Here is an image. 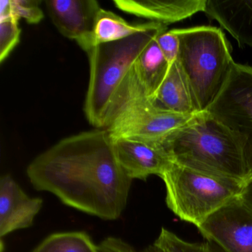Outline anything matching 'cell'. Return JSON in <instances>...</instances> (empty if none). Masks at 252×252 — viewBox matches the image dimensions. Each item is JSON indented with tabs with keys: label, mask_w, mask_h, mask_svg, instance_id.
Here are the masks:
<instances>
[{
	"label": "cell",
	"mask_w": 252,
	"mask_h": 252,
	"mask_svg": "<svg viewBox=\"0 0 252 252\" xmlns=\"http://www.w3.org/2000/svg\"><path fill=\"white\" fill-rule=\"evenodd\" d=\"M47 11L59 32L76 40L86 52L98 11L95 0H50L45 2Z\"/></svg>",
	"instance_id": "obj_9"
},
{
	"label": "cell",
	"mask_w": 252,
	"mask_h": 252,
	"mask_svg": "<svg viewBox=\"0 0 252 252\" xmlns=\"http://www.w3.org/2000/svg\"><path fill=\"white\" fill-rule=\"evenodd\" d=\"M195 115L163 110L147 97L139 95L125 106L107 129L113 140L125 138L158 144Z\"/></svg>",
	"instance_id": "obj_7"
},
{
	"label": "cell",
	"mask_w": 252,
	"mask_h": 252,
	"mask_svg": "<svg viewBox=\"0 0 252 252\" xmlns=\"http://www.w3.org/2000/svg\"><path fill=\"white\" fill-rule=\"evenodd\" d=\"M33 252H101L83 231L56 233L47 237Z\"/></svg>",
	"instance_id": "obj_17"
},
{
	"label": "cell",
	"mask_w": 252,
	"mask_h": 252,
	"mask_svg": "<svg viewBox=\"0 0 252 252\" xmlns=\"http://www.w3.org/2000/svg\"><path fill=\"white\" fill-rule=\"evenodd\" d=\"M40 1L11 0L13 15L19 20L24 19L29 24H38L44 19Z\"/></svg>",
	"instance_id": "obj_19"
},
{
	"label": "cell",
	"mask_w": 252,
	"mask_h": 252,
	"mask_svg": "<svg viewBox=\"0 0 252 252\" xmlns=\"http://www.w3.org/2000/svg\"><path fill=\"white\" fill-rule=\"evenodd\" d=\"M180 42L177 63L182 70L197 113L207 111L223 88L234 60L222 31L212 26L173 29Z\"/></svg>",
	"instance_id": "obj_4"
},
{
	"label": "cell",
	"mask_w": 252,
	"mask_h": 252,
	"mask_svg": "<svg viewBox=\"0 0 252 252\" xmlns=\"http://www.w3.org/2000/svg\"><path fill=\"white\" fill-rule=\"evenodd\" d=\"M113 3L126 14L167 26L204 12L206 0H114Z\"/></svg>",
	"instance_id": "obj_12"
},
{
	"label": "cell",
	"mask_w": 252,
	"mask_h": 252,
	"mask_svg": "<svg viewBox=\"0 0 252 252\" xmlns=\"http://www.w3.org/2000/svg\"><path fill=\"white\" fill-rule=\"evenodd\" d=\"M43 204L40 197H31L9 175L0 179V236L29 228Z\"/></svg>",
	"instance_id": "obj_11"
},
{
	"label": "cell",
	"mask_w": 252,
	"mask_h": 252,
	"mask_svg": "<svg viewBox=\"0 0 252 252\" xmlns=\"http://www.w3.org/2000/svg\"><path fill=\"white\" fill-rule=\"evenodd\" d=\"M156 42L169 65H172L178 59L180 48L179 39L173 29L160 33Z\"/></svg>",
	"instance_id": "obj_20"
},
{
	"label": "cell",
	"mask_w": 252,
	"mask_h": 252,
	"mask_svg": "<svg viewBox=\"0 0 252 252\" xmlns=\"http://www.w3.org/2000/svg\"><path fill=\"white\" fill-rule=\"evenodd\" d=\"M166 31L167 26L159 23L147 32L96 45L87 52L90 80L84 110L92 126L107 129L128 103L144 95L135 80L134 64L147 45Z\"/></svg>",
	"instance_id": "obj_2"
},
{
	"label": "cell",
	"mask_w": 252,
	"mask_h": 252,
	"mask_svg": "<svg viewBox=\"0 0 252 252\" xmlns=\"http://www.w3.org/2000/svg\"><path fill=\"white\" fill-rule=\"evenodd\" d=\"M168 208L180 219L198 226L206 218L240 197L245 182L204 173L172 163L160 177Z\"/></svg>",
	"instance_id": "obj_5"
},
{
	"label": "cell",
	"mask_w": 252,
	"mask_h": 252,
	"mask_svg": "<svg viewBox=\"0 0 252 252\" xmlns=\"http://www.w3.org/2000/svg\"><path fill=\"white\" fill-rule=\"evenodd\" d=\"M206 112L238 140L249 180L252 177V66L234 62L223 88Z\"/></svg>",
	"instance_id": "obj_6"
},
{
	"label": "cell",
	"mask_w": 252,
	"mask_h": 252,
	"mask_svg": "<svg viewBox=\"0 0 252 252\" xmlns=\"http://www.w3.org/2000/svg\"><path fill=\"white\" fill-rule=\"evenodd\" d=\"M158 24L155 22L132 24L115 13L101 8L95 19L86 53L96 45L126 39L137 33L150 30Z\"/></svg>",
	"instance_id": "obj_16"
},
{
	"label": "cell",
	"mask_w": 252,
	"mask_h": 252,
	"mask_svg": "<svg viewBox=\"0 0 252 252\" xmlns=\"http://www.w3.org/2000/svg\"><path fill=\"white\" fill-rule=\"evenodd\" d=\"M224 252H252V209L240 197L222 206L198 226Z\"/></svg>",
	"instance_id": "obj_8"
},
{
	"label": "cell",
	"mask_w": 252,
	"mask_h": 252,
	"mask_svg": "<svg viewBox=\"0 0 252 252\" xmlns=\"http://www.w3.org/2000/svg\"><path fill=\"white\" fill-rule=\"evenodd\" d=\"M118 163L130 179L146 181L151 175H162L172 161L158 143L138 140H113Z\"/></svg>",
	"instance_id": "obj_10"
},
{
	"label": "cell",
	"mask_w": 252,
	"mask_h": 252,
	"mask_svg": "<svg viewBox=\"0 0 252 252\" xmlns=\"http://www.w3.org/2000/svg\"><path fill=\"white\" fill-rule=\"evenodd\" d=\"M158 144L172 163L204 173L247 181L238 140L207 112L197 113Z\"/></svg>",
	"instance_id": "obj_3"
},
{
	"label": "cell",
	"mask_w": 252,
	"mask_h": 252,
	"mask_svg": "<svg viewBox=\"0 0 252 252\" xmlns=\"http://www.w3.org/2000/svg\"><path fill=\"white\" fill-rule=\"evenodd\" d=\"M236 39L252 48V0H206L204 11Z\"/></svg>",
	"instance_id": "obj_13"
},
{
	"label": "cell",
	"mask_w": 252,
	"mask_h": 252,
	"mask_svg": "<svg viewBox=\"0 0 252 252\" xmlns=\"http://www.w3.org/2000/svg\"><path fill=\"white\" fill-rule=\"evenodd\" d=\"M151 100L158 107L168 111L187 115L199 113L188 82L177 61L170 66L167 76Z\"/></svg>",
	"instance_id": "obj_14"
},
{
	"label": "cell",
	"mask_w": 252,
	"mask_h": 252,
	"mask_svg": "<svg viewBox=\"0 0 252 252\" xmlns=\"http://www.w3.org/2000/svg\"><path fill=\"white\" fill-rule=\"evenodd\" d=\"M13 16L11 0L0 1V20Z\"/></svg>",
	"instance_id": "obj_23"
},
{
	"label": "cell",
	"mask_w": 252,
	"mask_h": 252,
	"mask_svg": "<svg viewBox=\"0 0 252 252\" xmlns=\"http://www.w3.org/2000/svg\"><path fill=\"white\" fill-rule=\"evenodd\" d=\"M166 252H223L220 248L212 243H189L185 240H179L172 244Z\"/></svg>",
	"instance_id": "obj_21"
},
{
	"label": "cell",
	"mask_w": 252,
	"mask_h": 252,
	"mask_svg": "<svg viewBox=\"0 0 252 252\" xmlns=\"http://www.w3.org/2000/svg\"><path fill=\"white\" fill-rule=\"evenodd\" d=\"M156 38L147 45L134 64L137 84L144 95L150 99L154 98L170 68Z\"/></svg>",
	"instance_id": "obj_15"
},
{
	"label": "cell",
	"mask_w": 252,
	"mask_h": 252,
	"mask_svg": "<svg viewBox=\"0 0 252 252\" xmlns=\"http://www.w3.org/2000/svg\"><path fill=\"white\" fill-rule=\"evenodd\" d=\"M27 175L35 189L107 220L123 213L132 181L118 163L107 129L61 140L29 164Z\"/></svg>",
	"instance_id": "obj_1"
},
{
	"label": "cell",
	"mask_w": 252,
	"mask_h": 252,
	"mask_svg": "<svg viewBox=\"0 0 252 252\" xmlns=\"http://www.w3.org/2000/svg\"><path fill=\"white\" fill-rule=\"evenodd\" d=\"M21 32L19 20L14 15L0 20V63H3L18 45Z\"/></svg>",
	"instance_id": "obj_18"
},
{
	"label": "cell",
	"mask_w": 252,
	"mask_h": 252,
	"mask_svg": "<svg viewBox=\"0 0 252 252\" xmlns=\"http://www.w3.org/2000/svg\"><path fill=\"white\" fill-rule=\"evenodd\" d=\"M240 198L252 209V177L245 183Z\"/></svg>",
	"instance_id": "obj_22"
}]
</instances>
